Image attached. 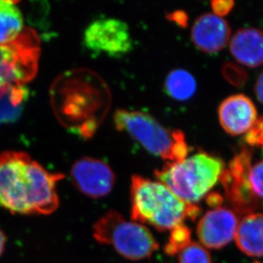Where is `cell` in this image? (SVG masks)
I'll use <instances>...</instances> for the list:
<instances>
[{
    "mask_svg": "<svg viewBox=\"0 0 263 263\" xmlns=\"http://www.w3.org/2000/svg\"><path fill=\"white\" fill-rule=\"evenodd\" d=\"M63 177L26 153L5 152L0 154V206L23 216L50 215L59 207L57 183Z\"/></svg>",
    "mask_w": 263,
    "mask_h": 263,
    "instance_id": "cell-1",
    "label": "cell"
},
{
    "mask_svg": "<svg viewBox=\"0 0 263 263\" xmlns=\"http://www.w3.org/2000/svg\"><path fill=\"white\" fill-rule=\"evenodd\" d=\"M132 220L159 231L172 230L186 219L197 218L201 209L181 200L160 181L133 176L130 186Z\"/></svg>",
    "mask_w": 263,
    "mask_h": 263,
    "instance_id": "cell-2",
    "label": "cell"
},
{
    "mask_svg": "<svg viewBox=\"0 0 263 263\" xmlns=\"http://www.w3.org/2000/svg\"><path fill=\"white\" fill-rule=\"evenodd\" d=\"M225 164L218 157L197 153L174 163H167L154 175L181 200L195 204L221 180Z\"/></svg>",
    "mask_w": 263,
    "mask_h": 263,
    "instance_id": "cell-3",
    "label": "cell"
},
{
    "mask_svg": "<svg viewBox=\"0 0 263 263\" xmlns=\"http://www.w3.org/2000/svg\"><path fill=\"white\" fill-rule=\"evenodd\" d=\"M115 126L139 142L146 150L169 163L186 159L189 146L180 129H168L152 115L140 111L118 110Z\"/></svg>",
    "mask_w": 263,
    "mask_h": 263,
    "instance_id": "cell-4",
    "label": "cell"
},
{
    "mask_svg": "<svg viewBox=\"0 0 263 263\" xmlns=\"http://www.w3.org/2000/svg\"><path fill=\"white\" fill-rule=\"evenodd\" d=\"M220 181L234 212L246 216L263 210V158L255 160L251 146L237 153Z\"/></svg>",
    "mask_w": 263,
    "mask_h": 263,
    "instance_id": "cell-5",
    "label": "cell"
},
{
    "mask_svg": "<svg viewBox=\"0 0 263 263\" xmlns=\"http://www.w3.org/2000/svg\"><path fill=\"white\" fill-rule=\"evenodd\" d=\"M92 233L98 243L112 246L120 256L132 261L148 258L159 247L146 227L127 221L116 211H107L100 217Z\"/></svg>",
    "mask_w": 263,
    "mask_h": 263,
    "instance_id": "cell-6",
    "label": "cell"
},
{
    "mask_svg": "<svg viewBox=\"0 0 263 263\" xmlns=\"http://www.w3.org/2000/svg\"><path fill=\"white\" fill-rule=\"evenodd\" d=\"M40 46L32 30L9 45H0V91L12 85H25L37 72Z\"/></svg>",
    "mask_w": 263,
    "mask_h": 263,
    "instance_id": "cell-7",
    "label": "cell"
},
{
    "mask_svg": "<svg viewBox=\"0 0 263 263\" xmlns=\"http://www.w3.org/2000/svg\"><path fill=\"white\" fill-rule=\"evenodd\" d=\"M85 47L97 55L120 58L133 49L129 26L116 18H105L90 23L84 33Z\"/></svg>",
    "mask_w": 263,
    "mask_h": 263,
    "instance_id": "cell-8",
    "label": "cell"
},
{
    "mask_svg": "<svg viewBox=\"0 0 263 263\" xmlns=\"http://www.w3.org/2000/svg\"><path fill=\"white\" fill-rule=\"evenodd\" d=\"M70 176L75 187L85 196L100 199L107 196L115 183V174L101 159L85 157L72 164Z\"/></svg>",
    "mask_w": 263,
    "mask_h": 263,
    "instance_id": "cell-9",
    "label": "cell"
},
{
    "mask_svg": "<svg viewBox=\"0 0 263 263\" xmlns=\"http://www.w3.org/2000/svg\"><path fill=\"white\" fill-rule=\"evenodd\" d=\"M238 225V216L233 210L218 206L207 211L199 220L197 236L206 248H223L235 238Z\"/></svg>",
    "mask_w": 263,
    "mask_h": 263,
    "instance_id": "cell-10",
    "label": "cell"
},
{
    "mask_svg": "<svg viewBox=\"0 0 263 263\" xmlns=\"http://www.w3.org/2000/svg\"><path fill=\"white\" fill-rule=\"evenodd\" d=\"M218 118L224 130L232 136L247 133L258 119L253 102L242 94L224 100L218 108Z\"/></svg>",
    "mask_w": 263,
    "mask_h": 263,
    "instance_id": "cell-11",
    "label": "cell"
},
{
    "mask_svg": "<svg viewBox=\"0 0 263 263\" xmlns=\"http://www.w3.org/2000/svg\"><path fill=\"white\" fill-rule=\"evenodd\" d=\"M231 37L229 24L221 16L205 13L198 17L192 27L191 39L199 50L214 54L222 50Z\"/></svg>",
    "mask_w": 263,
    "mask_h": 263,
    "instance_id": "cell-12",
    "label": "cell"
},
{
    "mask_svg": "<svg viewBox=\"0 0 263 263\" xmlns=\"http://www.w3.org/2000/svg\"><path fill=\"white\" fill-rule=\"evenodd\" d=\"M230 51L237 62L255 68L263 64V32L258 28L238 30L230 40Z\"/></svg>",
    "mask_w": 263,
    "mask_h": 263,
    "instance_id": "cell-13",
    "label": "cell"
},
{
    "mask_svg": "<svg viewBox=\"0 0 263 263\" xmlns=\"http://www.w3.org/2000/svg\"><path fill=\"white\" fill-rule=\"evenodd\" d=\"M235 241L243 253L253 257L263 256V213L243 216L236 231Z\"/></svg>",
    "mask_w": 263,
    "mask_h": 263,
    "instance_id": "cell-14",
    "label": "cell"
},
{
    "mask_svg": "<svg viewBox=\"0 0 263 263\" xmlns=\"http://www.w3.org/2000/svg\"><path fill=\"white\" fill-rule=\"evenodd\" d=\"M25 29L23 13L16 3L0 0V45L15 42Z\"/></svg>",
    "mask_w": 263,
    "mask_h": 263,
    "instance_id": "cell-15",
    "label": "cell"
},
{
    "mask_svg": "<svg viewBox=\"0 0 263 263\" xmlns=\"http://www.w3.org/2000/svg\"><path fill=\"white\" fill-rule=\"evenodd\" d=\"M196 89V80L185 69L172 70L164 81V90L167 95L178 102H185L192 98Z\"/></svg>",
    "mask_w": 263,
    "mask_h": 263,
    "instance_id": "cell-16",
    "label": "cell"
},
{
    "mask_svg": "<svg viewBox=\"0 0 263 263\" xmlns=\"http://www.w3.org/2000/svg\"><path fill=\"white\" fill-rule=\"evenodd\" d=\"M27 97L25 85H12L0 91V124L17 119Z\"/></svg>",
    "mask_w": 263,
    "mask_h": 263,
    "instance_id": "cell-17",
    "label": "cell"
},
{
    "mask_svg": "<svg viewBox=\"0 0 263 263\" xmlns=\"http://www.w3.org/2000/svg\"><path fill=\"white\" fill-rule=\"evenodd\" d=\"M191 243V230L181 224L172 229L169 240L164 246V252L169 256H175L181 253Z\"/></svg>",
    "mask_w": 263,
    "mask_h": 263,
    "instance_id": "cell-18",
    "label": "cell"
},
{
    "mask_svg": "<svg viewBox=\"0 0 263 263\" xmlns=\"http://www.w3.org/2000/svg\"><path fill=\"white\" fill-rule=\"evenodd\" d=\"M179 263H212V260L204 246L192 242L179 255Z\"/></svg>",
    "mask_w": 263,
    "mask_h": 263,
    "instance_id": "cell-19",
    "label": "cell"
},
{
    "mask_svg": "<svg viewBox=\"0 0 263 263\" xmlns=\"http://www.w3.org/2000/svg\"><path fill=\"white\" fill-rule=\"evenodd\" d=\"M245 141L251 147H263V116L258 118L253 127L246 133Z\"/></svg>",
    "mask_w": 263,
    "mask_h": 263,
    "instance_id": "cell-20",
    "label": "cell"
},
{
    "mask_svg": "<svg viewBox=\"0 0 263 263\" xmlns=\"http://www.w3.org/2000/svg\"><path fill=\"white\" fill-rule=\"evenodd\" d=\"M234 3L233 1H214L211 3L214 14L221 16L230 12L232 8L234 7Z\"/></svg>",
    "mask_w": 263,
    "mask_h": 263,
    "instance_id": "cell-21",
    "label": "cell"
},
{
    "mask_svg": "<svg viewBox=\"0 0 263 263\" xmlns=\"http://www.w3.org/2000/svg\"><path fill=\"white\" fill-rule=\"evenodd\" d=\"M255 92H256V96L259 102L263 105V70L256 80Z\"/></svg>",
    "mask_w": 263,
    "mask_h": 263,
    "instance_id": "cell-22",
    "label": "cell"
},
{
    "mask_svg": "<svg viewBox=\"0 0 263 263\" xmlns=\"http://www.w3.org/2000/svg\"><path fill=\"white\" fill-rule=\"evenodd\" d=\"M5 243H6V236L0 229V257L5 252Z\"/></svg>",
    "mask_w": 263,
    "mask_h": 263,
    "instance_id": "cell-23",
    "label": "cell"
}]
</instances>
